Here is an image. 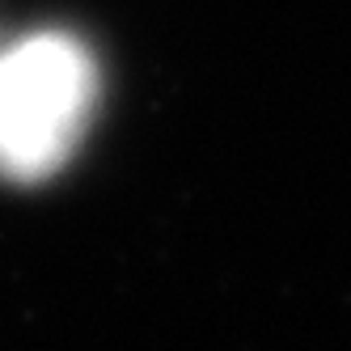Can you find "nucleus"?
Here are the masks:
<instances>
[{"mask_svg":"<svg viewBox=\"0 0 351 351\" xmlns=\"http://www.w3.org/2000/svg\"><path fill=\"white\" fill-rule=\"evenodd\" d=\"M97 102V64L72 34L43 30L0 51V173L38 182L72 157Z\"/></svg>","mask_w":351,"mask_h":351,"instance_id":"1","label":"nucleus"}]
</instances>
